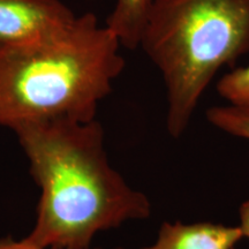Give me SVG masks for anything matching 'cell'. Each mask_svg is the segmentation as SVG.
Returning a JSON list of instances; mask_svg holds the SVG:
<instances>
[{
    "mask_svg": "<svg viewBox=\"0 0 249 249\" xmlns=\"http://www.w3.org/2000/svg\"><path fill=\"white\" fill-rule=\"evenodd\" d=\"M40 189L36 218L26 236L45 249H90L95 236L150 217L144 193L111 166L97 120L49 121L15 130Z\"/></svg>",
    "mask_w": 249,
    "mask_h": 249,
    "instance_id": "1",
    "label": "cell"
},
{
    "mask_svg": "<svg viewBox=\"0 0 249 249\" xmlns=\"http://www.w3.org/2000/svg\"><path fill=\"white\" fill-rule=\"evenodd\" d=\"M208 121L222 132L249 141V107L220 105L207 111Z\"/></svg>",
    "mask_w": 249,
    "mask_h": 249,
    "instance_id": "7",
    "label": "cell"
},
{
    "mask_svg": "<svg viewBox=\"0 0 249 249\" xmlns=\"http://www.w3.org/2000/svg\"><path fill=\"white\" fill-rule=\"evenodd\" d=\"M0 249H45L38 246L31 244L26 238L15 240L13 238H0ZM90 249H101V248H90Z\"/></svg>",
    "mask_w": 249,
    "mask_h": 249,
    "instance_id": "9",
    "label": "cell"
},
{
    "mask_svg": "<svg viewBox=\"0 0 249 249\" xmlns=\"http://www.w3.org/2000/svg\"><path fill=\"white\" fill-rule=\"evenodd\" d=\"M139 48L160 71L179 139L218 71L249 53V0H152Z\"/></svg>",
    "mask_w": 249,
    "mask_h": 249,
    "instance_id": "3",
    "label": "cell"
},
{
    "mask_svg": "<svg viewBox=\"0 0 249 249\" xmlns=\"http://www.w3.org/2000/svg\"><path fill=\"white\" fill-rule=\"evenodd\" d=\"M116 34L93 13L27 44L0 49V126L89 123L124 68Z\"/></svg>",
    "mask_w": 249,
    "mask_h": 249,
    "instance_id": "2",
    "label": "cell"
},
{
    "mask_svg": "<svg viewBox=\"0 0 249 249\" xmlns=\"http://www.w3.org/2000/svg\"><path fill=\"white\" fill-rule=\"evenodd\" d=\"M239 227H240L244 239H249V198L240 205L239 209Z\"/></svg>",
    "mask_w": 249,
    "mask_h": 249,
    "instance_id": "10",
    "label": "cell"
},
{
    "mask_svg": "<svg viewBox=\"0 0 249 249\" xmlns=\"http://www.w3.org/2000/svg\"><path fill=\"white\" fill-rule=\"evenodd\" d=\"M217 91L230 105L249 107V65L225 74L218 82Z\"/></svg>",
    "mask_w": 249,
    "mask_h": 249,
    "instance_id": "8",
    "label": "cell"
},
{
    "mask_svg": "<svg viewBox=\"0 0 249 249\" xmlns=\"http://www.w3.org/2000/svg\"><path fill=\"white\" fill-rule=\"evenodd\" d=\"M75 18L61 0H0V49L53 35Z\"/></svg>",
    "mask_w": 249,
    "mask_h": 249,
    "instance_id": "4",
    "label": "cell"
},
{
    "mask_svg": "<svg viewBox=\"0 0 249 249\" xmlns=\"http://www.w3.org/2000/svg\"><path fill=\"white\" fill-rule=\"evenodd\" d=\"M151 2L152 0H116L105 26L116 34L123 48H139Z\"/></svg>",
    "mask_w": 249,
    "mask_h": 249,
    "instance_id": "6",
    "label": "cell"
},
{
    "mask_svg": "<svg viewBox=\"0 0 249 249\" xmlns=\"http://www.w3.org/2000/svg\"><path fill=\"white\" fill-rule=\"evenodd\" d=\"M244 240L240 227L213 222H165L154 244L141 248L116 249H235Z\"/></svg>",
    "mask_w": 249,
    "mask_h": 249,
    "instance_id": "5",
    "label": "cell"
}]
</instances>
